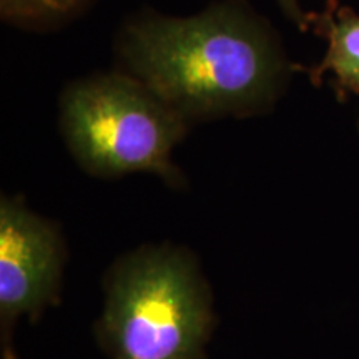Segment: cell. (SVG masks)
I'll return each instance as SVG.
<instances>
[{"label":"cell","instance_id":"cell-3","mask_svg":"<svg viewBox=\"0 0 359 359\" xmlns=\"http://www.w3.org/2000/svg\"><path fill=\"white\" fill-rule=\"evenodd\" d=\"M60 125L85 172H148L178 182L172 151L187 132V118L132 75H100L70 85L60 102Z\"/></svg>","mask_w":359,"mask_h":359},{"label":"cell","instance_id":"cell-2","mask_svg":"<svg viewBox=\"0 0 359 359\" xmlns=\"http://www.w3.org/2000/svg\"><path fill=\"white\" fill-rule=\"evenodd\" d=\"M97 334L111 359H205L212 299L191 255L143 248L107 278Z\"/></svg>","mask_w":359,"mask_h":359},{"label":"cell","instance_id":"cell-7","mask_svg":"<svg viewBox=\"0 0 359 359\" xmlns=\"http://www.w3.org/2000/svg\"><path fill=\"white\" fill-rule=\"evenodd\" d=\"M278 2H280V6L283 11H285L286 15L304 29V25H306V17H304V13L302 12L298 0H278Z\"/></svg>","mask_w":359,"mask_h":359},{"label":"cell","instance_id":"cell-4","mask_svg":"<svg viewBox=\"0 0 359 359\" xmlns=\"http://www.w3.org/2000/svg\"><path fill=\"white\" fill-rule=\"evenodd\" d=\"M64 243L47 219L19 198L0 203V323L7 348L13 323L22 314L37 321L48 304L58 303Z\"/></svg>","mask_w":359,"mask_h":359},{"label":"cell","instance_id":"cell-6","mask_svg":"<svg viewBox=\"0 0 359 359\" xmlns=\"http://www.w3.org/2000/svg\"><path fill=\"white\" fill-rule=\"evenodd\" d=\"M85 0H0L7 17L29 20L57 19L75 11Z\"/></svg>","mask_w":359,"mask_h":359},{"label":"cell","instance_id":"cell-1","mask_svg":"<svg viewBox=\"0 0 359 359\" xmlns=\"http://www.w3.org/2000/svg\"><path fill=\"white\" fill-rule=\"evenodd\" d=\"M120 55L128 75L187 120L259 111L285 72L271 32L235 6L130 24Z\"/></svg>","mask_w":359,"mask_h":359},{"label":"cell","instance_id":"cell-5","mask_svg":"<svg viewBox=\"0 0 359 359\" xmlns=\"http://www.w3.org/2000/svg\"><path fill=\"white\" fill-rule=\"evenodd\" d=\"M309 22L327 43L325 58L311 72V80L318 82L325 74H331L339 93H359V15L338 7L327 8Z\"/></svg>","mask_w":359,"mask_h":359}]
</instances>
